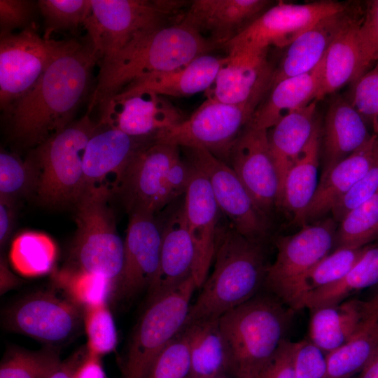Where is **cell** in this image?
<instances>
[{
	"label": "cell",
	"instance_id": "35",
	"mask_svg": "<svg viewBox=\"0 0 378 378\" xmlns=\"http://www.w3.org/2000/svg\"><path fill=\"white\" fill-rule=\"evenodd\" d=\"M378 284V244L368 245L359 260L339 281L309 293L304 307L311 310L340 303L359 290Z\"/></svg>",
	"mask_w": 378,
	"mask_h": 378
},
{
	"label": "cell",
	"instance_id": "57",
	"mask_svg": "<svg viewBox=\"0 0 378 378\" xmlns=\"http://www.w3.org/2000/svg\"><path fill=\"white\" fill-rule=\"evenodd\" d=\"M372 129L374 134L378 135V114L372 121Z\"/></svg>",
	"mask_w": 378,
	"mask_h": 378
},
{
	"label": "cell",
	"instance_id": "8",
	"mask_svg": "<svg viewBox=\"0 0 378 378\" xmlns=\"http://www.w3.org/2000/svg\"><path fill=\"white\" fill-rule=\"evenodd\" d=\"M185 5L174 0H90L83 26L100 62L136 36L167 25Z\"/></svg>",
	"mask_w": 378,
	"mask_h": 378
},
{
	"label": "cell",
	"instance_id": "10",
	"mask_svg": "<svg viewBox=\"0 0 378 378\" xmlns=\"http://www.w3.org/2000/svg\"><path fill=\"white\" fill-rule=\"evenodd\" d=\"M333 218L304 225L294 234L277 239L276 258L268 265L265 284L285 304L294 310L303 308L301 282L305 274L330 253L335 244Z\"/></svg>",
	"mask_w": 378,
	"mask_h": 378
},
{
	"label": "cell",
	"instance_id": "2",
	"mask_svg": "<svg viewBox=\"0 0 378 378\" xmlns=\"http://www.w3.org/2000/svg\"><path fill=\"white\" fill-rule=\"evenodd\" d=\"M214 48L198 32L177 21L144 32L101 60L98 81L88 106L101 111L110 99L135 80L181 67Z\"/></svg>",
	"mask_w": 378,
	"mask_h": 378
},
{
	"label": "cell",
	"instance_id": "25",
	"mask_svg": "<svg viewBox=\"0 0 378 378\" xmlns=\"http://www.w3.org/2000/svg\"><path fill=\"white\" fill-rule=\"evenodd\" d=\"M378 150V135L359 149L322 173L316 191L299 223L316 220L331 212L337 202L358 182L372 166Z\"/></svg>",
	"mask_w": 378,
	"mask_h": 378
},
{
	"label": "cell",
	"instance_id": "7",
	"mask_svg": "<svg viewBox=\"0 0 378 378\" xmlns=\"http://www.w3.org/2000/svg\"><path fill=\"white\" fill-rule=\"evenodd\" d=\"M111 195L104 190H86L74 204L77 229L67 267L104 276L115 292L123 266L124 241L108 205Z\"/></svg>",
	"mask_w": 378,
	"mask_h": 378
},
{
	"label": "cell",
	"instance_id": "55",
	"mask_svg": "<svg viewBox=\"0 0 378 378\" xmlns=\"http://www.w3.org/2000/svg\"><path fill=\"white\" fill-rule=\"evenodd\" d=\"M356 378H378V345L368 365Z\"/></svg>",
	"mask_w": 378,
	"mask_h": 378
},
{
	"label": "cell",
	"instance_id": "56",
	"mask_svg": "<svg viewBox=\"0 0 378 378\" xmlns=\"http://www.w3.org/2000/svg\"><path fill=\"white\" fill-rule=\"evenodd\" d=\"M364 308L367 316L378 312V292L368 301H364Z\"/></svg>",
	"mask_w": 378,
	"mask_h": 378
},
{
	"label": "cell",
	"instance_id": "41",
	"mask_svg": "<svg viewBox=\"0 0 378 378\" xmlns=\"http://www.w3.org/2000/svg\"><path fill=\"white\" fill-rule=\"evenodd\" d=\"M35 169L27 158L22 160L15 153H0V200L15 203L19 198L35 194L37 187Z\"/></svg>",
	"mask_w": 378,
	"mask_h": 378
},
{
	"label": "cell",
	"instance_id": "26",
	"mask_svg": "<svg viewBox=\"0 0 378 378\" xmlns=\"http://www.w3.org/2000/svg\"><path fill=\"white\" fill-rule=\"evenodd\" d=\"M363 117L351 102L334 99L326 113L321 138L324 173L366 144L372 137Z\"/></svg>",
	"mask_w": 378,
	"mask_h": 378
},
{
	"label": "cell",
	"instance_id": "37",
	"mask_svg": "<svg viewBox=\"0 0 378 378\" xmlns=\"http://www.w3.org/2000/svg\"><path fill=\"white\" fill-rule=\"evenodd\" d=\"M378 240V192L350 211L336 231V248H358Z\"/></svg>",
	"mask_w": 378,
	"mask_h": 378
},
{
	"label": "cell",
	"instance_id": "18",
	"mask_svg": "<svg viewBox=\"0 0 378 378\" xmlns=\"http://www.w3.org/2000/svg\"><path fill=\"white\" fill-rule=\"evenodd\" d=\"M267 49L227 51L210 87L207 99L230 104H260L271 88L275 70L267 58Z\"/></svg>",
	"mask_w": 378,
	"mask_h": 378
},
{
	"label": "cell",
	"instance_id": "20",
	"mask_svg": "<svg viewBox=\"0 0 378 378\" xmlns=\"http://www.w3.org/2000/svg\"><path fill=\"white\" fill-rule=\"evenodd\" d=\"M161 245L162 222L158 220L156 215L129 214L116 296L131 298L143 289H149L158 274Z\"/></svg>",
	"mask_w": 378,
	"mask_h": 378
},
{
	"label": "cell",
	"instance_id": "39",
	"mask_svg": "<svg viewBox=\"0 0 378 378\" xmlns=\"http://www.w3.org/2000/svg\"><path fill=\"white\" fill-rule=\"evenodd\" d=\"M61 362L53 347L37 351L12 348L1 361L0 378H47Z\"/></svg>",
	"mask_w": 378,
	"mask_h": 378
},
{
	"label": "cell",
	"instance_id": "3",
	"mask_svg": "<svg viewBox=\"0 0 378 378\" xmlns=\"http://www.w3.org/2000/svg\"><path fill=\"white\" fill-rule=\"evenodd\" d=\"M213 261V270L190 305L184 328L220 318L255 296L265 284L268 265L261 240L240 234L230 224L218 227Z\"/></svg>",
	"mask_w": 378,
	"mask_h": 378
},
{
	"label": "cell",
	"instance_id": "11",
	"mask_svg": "<svg viewBox=\"0 0 378 378\" xmlns=\"http://www.w3.org/2000/svg\"><path fill=\"white\" fill-rule=\"evenodd\" d=\"M259 104L206 100L188 118L155 139L180 148H204L226 162L231 148Z\"/></svg>",
	"mask_w": 378,
	"mask_h": 378
},
{
	"label": "cell",
	"instance_id": "53",
	"mask_svg": "<svg viewBox=\"0 0 378 378\" xmlns=\"http://www.w3.org/2000/svg\"><path fill=\"white\" fill-rule=\"evenodd\" d=\"M14 203L0 200V244L4 246L11 230L14 217Z\"/></svg>",
	"mask_w": 378,
	"mask_h": 378
},
{
	"label": "cell",
	"instance_id": "9",
	"mask_svg": "<svg viewBox=\"0 0 378 378\" xmlns=\"http://www.w3.org/2000/svg\"><path fill=\"white\" fill-rule=\"evenodd\" d=\"M196 289L191 276L148 303L132 332L121 378H146L160 354L183 329Z\"/></svg>",
	"mask_w": 378,
	"mask_h": 378
},
{
	"label": "cell",
	"instance_id": "24",
	"mask_svg": "<svg viewBox=\"0 0 378 378\" xmlns=\"http://www.w3.org/2000/svg\"><path fill=\"white\" fill-rule=\"evenodd\" d=\"M360 4L348 7L317 22L287 48L274 71L271 88L279 81L313 70L321 61L332 43L356 14ZM270 88V89H271Z\"/></svg>",
	"mask_w": 378,
	"mask_h": 378
},
{
	"label": "cell",
	"instance_id": "29",
	"mask_svg": "<svg viewBox=\"0 0 378 378\" xmlns=\"http://www.w3.org/2000/svg\"><path fill=\"white\" fill-rule=\"evenodd\" d=\"M311 311L309 341L326 354L345 344L368 317L364 301L357 299Z\"/></svg>",
	"mask_w": 378,
	"mask_h": 378
},
{
	"label": "cell",
	"instance_id": "16",
	"mask_svg": "<svg viewBox=\"0 0 378 378\" xmlns=\"http://www.w3.org/2000/svg\"><path fill=\"white\" fill-rule=\"evenodd\" d=\"M228 164L257 206L267 216L274 206L279 205L281 191L268 130L249 122L231 148Z\"/></svg>",
	"mask_w": 378,
	"mask_h": 378
},
{
	"label": "cell",
	"instance_id": "38",
	"mask_svg": "<svg viewBox=\"0 0 378 378\" xmlns=\"http://www.w3.org/2000/svg\"><path fill=\"white\" fill-rule=\"evenodd\" d=\"M57 284L69 298L85 308L106 303L114 295L113 283L102 274L66 267L57 274Z\"/></svg>",
	"mask_w": 378,
	"mask_h": 378
},
{
	"label": "cell",
	"instance_id": "4",
	"mask_svg": "<svg viewBox=\"0 0 378 378\" xmlns=\"http://www.w3.org/2000/svg\"><path fill=\"white\" fill-rule=\"evenodd\" d=\"M280 301L256 295L218 318L235 378H257L285 340L290 315Z\"/></svg>",
	"mask_w": 378,
	"mask_h": 378
},
{
	"label": "cell",
	"instance_id": "17",
	"mask_svg": "<svg viewBox=\"0 0 378 378\" xmlns=\"http://www.w3.org/2000/svg\"><path fill=\"white\" fill-rule=\"evenodd\" d=\"M101 112L100 125L134 137H156L186 119L170 101L149 90L120 92Z\"/></svg>",
	"mask_w": 378,
	"mask_h": 378
},
{
	"label": "cell",
	"instance_id": "22",
	"mask_svg": "<svg viewBox=\"0 0 378 378\" xmlns=\"http://www.w3.org/2000/svg\"><path fill=\"white\" fill-rule=\"evenodd\" d=\"M267 0H195L178 21L198 32L214 48H224L271 4Z\"/></svg>",
	"mask_w": 378,
	"mask_h": 378
},
{
	"label": "cell",
	"instance_id": "43",
	"mask_svg": "<svg viewBox=\"0 0 378 378\" xmlns=\"http://www.w3.org/2000/svg\"><path fill=\"white\" fill-rule=\"evenodd\" d=\"M83 321L87 335V348L102 356L113 351L118 342L113 317L106 303L84 309Z\"/></svg>",
	"mask_w": 378,
	"mask_h": 378
},
{
	"label": "cell",
	"instance_id": "19",
	"mask_svg": "<svg viewBox=\"0 0 378 378\" xmlns=\"http://www.w3.org/2000/svg\"><path fill=\"white\" fill-rule=\"evenodd\" d=\"M100 127L85 148L83 192L104 190L113 195L119 192L136 153L155 137H134L116 129Z\"/></svg>",
	"mask_w": 378,
	"mask_h": 378
},
{
	"label": "cell",
	"instance_id": "34",
	"mask_svg": "<svg viewBox=\"0 0 378 378\" xmlns=\"http://www.w3.org/2000/svg\"><path fill=\"white\" fill-rule=\"evenodd\" d=\"M378 345V312L369 315L345 344L326 354L324 378H352L372 358Z\"/></svg>",
	"mask_w": 378,
	"mask_h": 378
},
{
	"label": "cell",
	"instance_id": "49",
	"mask_svg": "<svg viewBox=\"0 0 378 378\" xmlns=\"http://www.w3.org/2000/svg\"><path fill=\"white\" fill-rule=\"evenodd\" d=\"M34 4L29 0H0V36L27 26L34 14Z\"/></svg>",
	"mask_w": 378,
	"mask_h": 378
},
{
	"label": "cell",
	"instance_id": "15",
	"mask_svg": "<svg viewBox=\"0 0 378 378\" xmlns=\"http://www.w3.org/2000/svg\"><path fill=\"white\" fill-rule=\"evenodd\" d=\"M83 314L69 298L50 292L27 296L4 314L5 327L49 344L68 340L80 327Z\"/></svg>",
	"mask_w": 378,
	"mask_h": 378
},
{
	"label": "cell",
	"instance_id": "31",
	"mask_svg": "<svg viewBox=\"0 0 378 378\" xmlns=\"http://www.w3.org/2000/svg\"><path fill=\"white\" fill-rule=\"evenodd\" d=\"M317 102L288 113L270 129V132L268 130L270 150L280 180V196L287 172L313 133Z\"/></svg>",
	"mask_w": 378,
	"mask_h": 378
},
{
	"label": "cell",
	"instance_id": "32",
	"mask_svg": "<svg viewBox=\"0 0 378 378\" xmlns=\"http://www.w3.org/2000/svg\"><path fill=\"white\" fill-rule=\"evenodd\" d=\"M218 318L199 321L183 328L188 341L189 378H218L229 371L228 352Z\"/></svg>",
	"mask_w": 378,
	"mask_h": 378
},
{
	"label": "cell",
	"instance_id": "42",
	"mask_svg": "<svg viewBox=\"0 0 378 378\" xmlns=\"http://www.w3.org/2000/svg\"><path fill=\"white\" fill-rule=\"evenodd\" d=\"M36 4L44 19L46 39L53 32L83 25L90 10V0H39Z\"/></svg>",
	"mask_w": 378,
	"mask_h": 378
},
{
	"label": "cell",
	"instance_id": "14",
	"mask_svg": "<svg viewBox=\"0 0 378 378\" xmlns=\"http://www.w3.org/2000/svg\"><path fill=\"white\" fill-rule=\"evenodd\" d=\"M347 7L348 4L335 1L304 4L281 2L267 9L224 48L227 52L286 48L317 22Z\"/></svg>",
	"mask_w": 378,
	"mask_h": 378
},
{
	"label": "cell",
	"instance_id": "51",
	"mask_svg": "<svg viewBox=\"0 0 378 378\" xmlns=\"http://www.w3.org/2000/svg\"><path fill=\"white\" fill-rule=\"evenodd\" d=\"M88 348L82 347L62 361L58 368L47 378H78V373L88 354Z\"/></svg>",
	"mask_w": 378,
	"mask_h": 378
},
{
	"label": "cell",
	"instance_id": "28",
	"mask_svg": "<svg viewBox=\"0 0 378 378\" xmlns=\"http://www.w3.org/2000/svg\"><path fill=\"white\" fill-rule=\"evenodd\" d=\"M324 57L309 72L275 84L270 89L269 97L255 109L250 123L269 130L288 113L316 100L321 85Z\"/></svg>",
	"mask_w": 378,
	"mask_h": 378
},
{
	"label": "cell",
	"instance_id": "47",
	"mask_svg": "<svg viewBox=\"0 0 378 378\" xmlns=\"http://www.w3.org/2000/svg\"><path fill=\"white\" fill-rule=\"evenodd\" d=\"M351 104L371 122L378 114V61L356 82Z\"/></svg>",
	"mask_w": 378,
	"mask_h": 378
},
{
	"label": "cell",
	"instance_id": "45",
	"mask_svg": "<svg viewBox=\"0 0 378 378\" xmlns=\"http://www.w3.org/2000/svg\"><path fill=\"white\" fill-rule=\"evenodd\" d=\"M357 35L360 50L358 79L378 61V0L363 3Z\"/></svg>",
	"mask_w": 378,
	"mask_h": 378
},
{
	"label": "cell",
	"instance_id": "12",
	"mask_svg": "<svg viewBox=\"0 0 378 378\" xmlns=\"http://www.w3.org/2000/svg\"><path fill=\"white\" fill-rule=\"evenodd\" d=\"M69 41L46 39L31 27L0 36V108L29 91Z\"/></svg>",
	"mask_w": 378,
	"mask_h": 378
},
{
	"label": "cell",
	"instance_id": "5",
	"mask_svg": "<svg viewBox=\"0 0 378 378\" xmlns=\"http://www.w3.org/2000/svg\"><path fill=\"white\" fill-rule=\"evenodd\" d=\"M99 125L89 113L31 150L27 158L37 175L35 194L42 205L74 204L83 192V157Z\"/></svg>",
	"mask_w": 378,
	"mask_h": 378
},
{
	"label": "cell",
	"instance_id": "30",
	"mask_svg": "<svg viewBox=\"0 0 378 378\" xmlns=\"http://www.w3.org/2000/svg\"><path fill=\"white\" fill-rule=\"evenodd\" d=\"M321 142V129L316 120L308 143L287 172L279 199L283 206L299 223L310 204L318 185V169Z\"/></svg>",
	"mask_w": 378,
	"mask_h": 378
},
{
	"label": "cell",
	"instance_id": "50",
	"mask_svg": "<svg viewBox=\"0 0 378 378\" xmlns=\"http://www.w3.org/2000/svg\"><path fill=\"white\" fill-rule=\"evenodd\" d=\"M295 343L284 340L257 378H293Z\"/></svg>",
	"mask_w": 378,
	"mask_h": 378
},
{
	"label": "cell",
	"instance_id": "13",
	"mask_svg": "<svg viewBox=\"0 0 378 378\" xmlns=\"http://www.w3.org/2000/svg\"><path fill=\"white\" fill-rule=\"evenodd\" d=\"M186 149L187 160L206 177L220 212L240 234L261 240L268 230L267 216L257 206L231 167L200 148Z\"/></svg>",
	"mask_w": 378,
	"mask_h": 378
},
{
	"label": "cell",
	"instance_id": "40",
	"mask_svg": "<svg viewBox=\"0 0 378 378\" xmlns=\"http://www.w3.org/2000/svg\"><path fill=\"white\" fill-rule=\"evenodd\" d=\"M367 246L335 248L317 262L305 274L301 282L300 297L303 308L305 298L309 293L342 279L359 260Z\"/></svg>",
	"mask_w": 378,
	"mask_h": 378
},
{
	"label": "cell",
	"instance_id": "23",
	"mask_svg": "<svg viewBox=\"0 0 378 378\" xmlns=\"http://www.w3.org/2000/svg\"><path fill=\"white\" fill-rule=\"evenodd\" d=\"M196 251L187 229L183 204L162 222V245L158 274L148 290V303L193 276Z\"/></svg>",
	"mask_w": 378,
	"mask_h": 378
},
{
	"label": "cell",
	"instance_id": "1",
	"mask_svg": "<svg viewBox=\"0 0 378 378\" xmlns=\"http://www.w3.org/2000/svg\"><path fill=\"white\" fill-rule=\"evenodd\" d=\"M99 58L89 39H71L32 88L3 111L10 139L31 149L72 121Z\"/></svg>",
	"mask_w": 378,
	"mask_h": 378
},
{
	"label": "cell",
	"instance_id": "33",
	"mask_svg": "<svg viewBox=\"0 0 378 378\" xmlns=\"http://www.w3.org/2000/svg\"><path fill=\"white\" fill-rule=\"evenodd\" d=\"M362 4L356 14L335 38L323 60L321 85L316 97L318 101L358 78L360 50L358 24Z\"/></svg>",
	"mask_w": 378,
	"mask_h": 378
},
{
	"label": "cell",
	"instance_id": "52",
	"mask_svg": "<svg viewBox=\"0 0 378 378\" xmlns=\"http://www.w3.org/2000/svg\"><path fill=\"white\" fill-rule=\"evenodd\" d=\"M100 357L88 351L80 366L78 378H106Z\"/></svg>",
	"mask_w": 378,
	"mask_h": 378
},
{
	"label": "cell",
	"instance_id": "21",
	"mask_svg": "<svg viewBox=\"0 0 378 378\" xmlns=\"http://www.w3.org/2000/svg\"><path fill=\"white\" fill-rule=\"evenodd\" d=\"M187 162L190 173L183 209L186 225L195 247L193 277L200 289L209 275L213 262L220 211L204 173L188 160Z\"/></svg>",
	"mask_w": 378,
	"mask_h": 378
},
{
	"label": "cell",
	"instance_id": "27",
	"mask_svg": "<svg viewBox=\"0 0 378 378\" xmlns=\"http://www.w3.org/2000/svg\"><path fill=\"white\" fill-rule=\"evenodd\" d=\"M223 59L224 57L203 54L176 69L139 78L120 92L149 90L164 97H176L205 92L214 80Z\"/></svg>",
	"mask_w": 378,
	"mask_h": 378
},
{
	"label": "cell",
	"instance_id": "6",
	"mask_svg": "<svg viewBox=\"0 0 378 378\" xmlns=\"http://www.w3.org/2000/svg\"><path fill=\"white\" fill-rule=\"evenodd\" d=\"M180 148L154 139L136 153L118 192L128 214L156 215L184 195L190 169Z\"/></svg>",
	"mask_w": 378,
	"mask_h": 378
},
{
	"label": "cell",
	"instance_id": "44",
	"mask_svg": "<svg viewBox=\"0 0 378 378\" xmlns=\"http://www.w3.org/2000/svg\"><path fill=\"white\" fill-rule=\"evenodd\" d=\"M189 374L188 341L183 329L160 354L146 378H189Z\"/></svg>",
	"mask_w": 378,
	"mask_h": 378
},
{
	"label": "cell",
	"instance_id": "58",
	"mask_svg": "<svg viewBox=\"0 0 378 378\" xmlns=\"http://www.w3.org/2000/svg\"><path fill=\"white\" fill-rule=\"evenodd\" d=\"M218 378H228V377H226L225 375H223V376L219 377Z\"/></svg>",
	"mask_w": 378,
	"mask_h": 378
},
{
	"label": "cell",
	"instance_id": "54",
	"mask_svg": "<svg viewBox=\"0 0 378 378\" xmlns=\"http://www.w3.org/2000/svg\"><path fill=\"white\" fill-rule=\"evenodd\" d=\"M1 294L6 293L18 284V279L9 270L4 259L1 258Z\"/></svg>",
	"mask_w": 378,
	"mask_h": 378
},
{
	"label": "cell",
	"instance_id": "46",
	"mask_svg": "<svg viewBox=\"0 0 378 378\" xmlns=\"http://www.w3.org/2000/svg\"><path fill=\"white\" fill-rule=\"evenodd\" d=\"M377 192L378 150L369 170L332 209V218L340 223L350 211L370 200Z\"/></svg>",
	"mask_w": 378,
	"mask_h": 378
},
{
	"label": "cell",
	"instance_id": "48",
	"mask_svg": "<svg viewBox=\"0 0 378 378\" xmlns=\"http://www.w3.org/2000/svg\"><path fill=\"white\" fill-rule=\"evenodd\" d=\"M326 358L311 341L295 343L293 378H324Z\"/></svg>",
	"mask_w": 378,
	"mask_h": 378
},
{
	"label": "cell",
	"instance_id": "36",
	"mask_svg": "<svg viewBox=\"0 0 378 378\" xmlns=\"http://www.w3.org/2000/svg\"><path fill=\"white\" fill-rule=\"evenodd\" d=\"M57 255L54 241L38 232H24L13 241L9 258L13 268L20 274L33 277L50 272Z\"/></svg>",
	"mask_w": 378,
	"mask_h": 378
}]
</instances>
